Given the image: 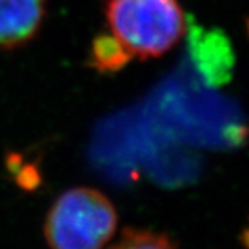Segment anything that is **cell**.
<instances>
[{
  "label": "cell",
  "instance_id": "obj_1",
  "mask_svg": "<svg viewBox=\"0 0 249 249\" xmlns=\"http://www.w3.org/2000/svg\"><path fill=\"white\" fill-rule=\"evenodd\" d=\"M106 17L112 36L140 58L169 52L186 29L178 0H108Z\"/></svg>",
  "mask_w": 249,
  "mask_h": 249
},
{
  "label": "cell",
  "instance_id": "obj_2",
  "mask_svg": "<svg viewBox=\"0 0 249 249\" xmlns=\"http://www.w3.org/2000/svg\"><path fill=\"white\" fill-rule=\"evenodd\" d=\"M118 224L114 205L94 188H71L57 198L45 223L52 249H103Z\"/></svg>",
  "mask_w": 249,
  "mask_h": 249
},
{
  "label": "cell",
  "instance_id": "obj_3",
  "mask_svg": "<svg viewBox=\"0 0 249 249\" xmlns=\"http://www.w3.org/2000/svg\"><path fill=\"white\" fill-rule=\"evenodd\" d=\"M46 13V0H0V47L25 45L37 34Z\"/></svg>",
  "mask_w": 249,
  "mask_h": 249
},
{
  "label": "cell",
  "instance_id": "obj_4",
  "mask_svg": "<svg viewBox=\"0 0 249 249\" xmlns=\"http://www.w3.org/2000/svg\"><path fill=\"white\" fill-rule=\"evenodd\" d=\"M194 55L201 71L211 83H223L230 76L232 57L230 46L219 34L196 35Z\"/></svg>",
  "mask_w": 249,
  "mask_h": 249
},
{
  "label": "cell",
  "instance_id": "obj_5",
  "mask_svg": "<svg viewBox=\"0 0 249 249\" xmlns=\"http://www.w3.org/2000/svg\"><path fill=\"white\" fill-rule=\"evenodd\" d=\"M130 60L132 55L114 36H100L96 39L91 50V64L98 71H116Z\"/></svg>",
  "mask_w": 249,
  "mask_h": 249
},
{
  "label": "cell",
  "instance_id": "obj_6",
  "mask_svg": "<svg viewBox=\"0 0 249 249\" xmlns=\"http://www.w3.org/2000/svg\"><path fill=\"white\" fill-rule=\"evenodd\" d=\"M111 249H178L168 237L144 231V230H126L122 238Z\"/></svg>",
  "mask_w": 249,
  "mask_h": 249
},
{
  "label": "cell",
  "instance_id": "obj_7",
  "mask_svg": "<svg viewBox=\"0 0 249 249\" xmlns=\"http://www.w3.org/2000/svg\"><path fill=\"white\" fill-rule=\"evenodd\" d=\"M242 242H244V247L247 249H249V226L244 230V234H242Z\"/></svg>",
  "mask_w": 249,
  "mask_h": 249
}]
</instances>
